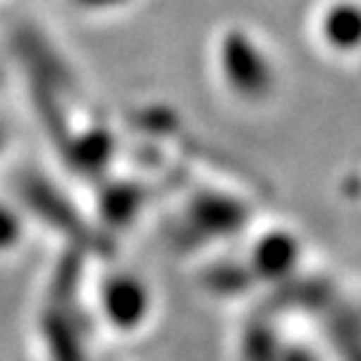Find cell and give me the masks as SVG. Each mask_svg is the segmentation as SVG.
Instances as JSON below:
<instances>
[{
    "label": "cell",
    "mask_w": 361,
    "mask_h": 361,
    "mask_svg": "<svg viewBox=\"0 0 361 361\" xmlns=\"http://www.w3.org/2000/svg\"><path fill=\"white\" fill-rule=\"evenodd\" d=\"M211 66L226 96L238 106L261 108L276 98L281 71L271 48L246 25H224L211 45Z\"/></svg>",
    "instance_id": "obj_1"
},
{
    "label": "cell",
    "mask_w": 361,
    "mask_h": 361,
    "mask_svg": "<svg viewBox=\"0 0 361 361\" xmlns=\"http://www.w3.org/2000/svg\"><path fill=\"white\" fill-rule=\"evenodd\" d=\"M314 35L329 56L361 58V0H324L314 16Z\"/></svg>",
    "instance_id": "obj_2"
},
{
    "label": "cell",
    "mask_w": 361,
    "mask_h": 361,
    "mask_svg": "<svg viewBox=\"0 0 361 361\" xmlns=\"http://www.w3.org/2000/svg\"><path fill=\"white\" fill-rule=\"evenodd\" d=\"M23 206L0 198V256L11 254L23 238Z\"/></svg>",
    "instance_id": "obj_3"
},
{
    "label": "cell",
    "mask_w": 361,
    "mask_h": 361,
    "mask_svg": "<svg viewBox=\"0 0 361 361\" xmlns=\"http://www.w3.org/2000/svg\"><path fill=\"white\" fill-rule=\"evenodd\" d=\"M68 6L78 13H88V16H108V13H121L130 8L138 0H66Z\"/></svg>",
    "instance_id": "obj_4"
},
{
    "label": "cell",
    "mask_w": 361,
    "mask_h": 361,
    "mask_svg": "<svg viewBox=\"0 0 361 361\" xmlns=\"http://www.w3.org/2000/svg\"><path fill=\"white\" fill-rule=\"evenodd\" d=\"M8 146H11V126H8V121L0 116V158L6 156Z\"/></svg>",
    "instance_id": "obj_5"
},
{
    "label": "cell",
    "mask_w": 361,
    "mask_h": 361,
    "mask_svg": "<svg viewBox=\"0 0 361 361\" xmlns=\"http://www.w3.org/2000/svg\"><path fill=\"white\" fill-rule=\"evenodd\" d=\"M8 83H11V71H8L6 53H3V48H0V90H6Z\"/></svg>",
    "instance_id": "obj_6"
},
{
    "label": "cell",
    "mask_w": 361,
    "mask_h": 361,
    "mask_svg": "<svg viewBox=\"0 0 361 361\" xmlns=\"http://www.w3.org/2000/svg\"><path fill=\"white\" fill-rule=\"evenodd\" d=\"M359 66H361V58H359Z\"/></svg>",
    "instance_id": "obj_7"
}]
</instances>
